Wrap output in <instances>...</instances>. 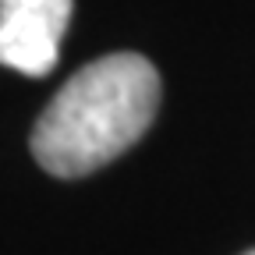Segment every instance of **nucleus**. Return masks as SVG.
I'll return each instance as SVG.
<instances>
[{"label": "nucleus", "instance_id": "obj_1", "mask_svg": "<svg viewBox=\"0 0 255 255\" xmlns=\"http://www.w3.org/2000/svg\"><path fill=\"white\" fill-rule=\"evenodd\" d=\"M159 110V71L110 53L75 71L32 128V156L53 177H85L128 152Z\"/></svg>", "mask_w": 255, "mask_h": 255}, {"label": "nucleus", "instance_id": "obj_2", "mask_svg": "<svg viewBox=\"0 0 255 255\" xmlns=\"http://www.w3.org/2000/svg\"><path fill=\"white\" fill-rule=\"evenodd\" d=\"M71 0H0V64L28 78L46 75L71 21Z\"/></svg>", "mask_w": 255, "mask_h": 255}, {"label": "nucleus", "instance_id": "obj_3", "mask_svg": "<svg viewBox=\"0 0 255 255\" xmlns=\"http://www.w3.org/2000/svg\"><path fill=\"white\" fill-rule=\"evenodd\" d=\"M245 255H255V248H252V252H245Z\"/></svg>", "mask_w": 255, "mask_h": 255}]
</instances>
